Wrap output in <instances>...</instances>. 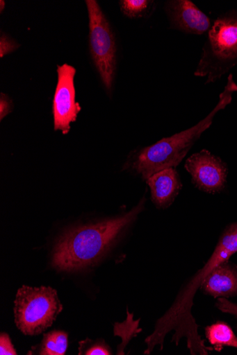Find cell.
Here are the masks:
<instances>
[{
  "mask_svg": "<svg viewBox=\"0 0 237 355\" xmlns=\"http://www.w3.org/2000/svg\"><path fill=\"white\" fill-rule=\"evenodd\" d=\"M144 203L142 200L121 216L66 232L53 250L52 267L58 271L75 272L97 264L137 218Z\"/></svg>",
  "mask_w": 237,
  "mask_h": 355,
  "instance_id": "1",
  "label": "cell"
},
{
  "mask_svg": "<svg viewBox=\"0 0 237 355\" xmlns=\"http://www.w3.org/2000/svg\"><path fill=\"white\" fill-rule=\"evenodd\" d=\"M236 89L232 76H229L224 92L220 95L219 104L205 119L188 130L164 138L142 149L135 157L132 168L147 180L160 171L177 167L202 134L210 127L215 114L231 102V94Z\"/></svg>",
  "mask_w": 237,
  "mask_h": 355,
  "instance_id": "2",
  "label": "cell"
},
{
  "mask_svg": "<svg viewBox=\"0 0 237 355\" xmlns=\"http://www.w3.org/2000/svg\"><path fill=\"white\" fill-rule=\"evenodd\" d=\"M63 311L56 290L50 286L19 288L15 302L17 329L26 336H38L50 328Z\"/></svg>",
  "mask_w": 237,
  "mask_h": 355,
  "instance_id": "3",
  "label": "cell"
},
{
  "mask_svg": "<svg viewBox=\"0 0 237 355\" xmlns=\"http://www.w3.org/2000/svg\"><path fill=\"white\" fill-rule=\"evenodd\" d=\"M237 62V14L218 19L209 31V40L195 76H208L206 83L214 82Z\"/></svg>",
  "mask_w": 237,
  "mask_h": 355,
  "instance_id": "4",
  "label": "cell"
},
{
  "mask_svg": "<svg viewBox=\"0 0 237 355\" xmlns=\"http://www.w3.org/2000/svg\"><path fill=\"white\" fill-rule=\"evenodd\" d=\"M89 17L90 50L95 66L108 91L113 85L117 64V47L113 31L95 0L85 1Z\"/></svg>",
  "mask_w": 237,
  "mask_h": 355,
  "instance_id": "5",
  "label": "cell"
},
{
  "mask_svg": "<svg viewBox=\"0 0 237 355\" xmlns=\"http://www.w3.org/2000/svg\"><path fill=\"white\" fill-rule=\"evenodd\" d=\"M58 83L56 87L53 114L55 131L67 135L71 129V123L76 121L81 107L76 102L74 78L76 70L69 64L58 66Z\"/></svg>",
  "mask_w": 237,
  "mask_h": 355,
  "instance_id": "6",
  "label": "cell"
},
{
  "mask_svg": "<svg viewBox=\"0 0 237 355\" xmlns=\"http://www.w3.org/2000/svg\"><path fill=\"white\" fill-rule=\"evenodd\" d=\"M185 168L192 176L193 184L202 191L215 193L225 185L227 175L225 164L206 150L189 157Z\"/></svg>",
  "mask_w": 237,
  "mask_h": 355,
  "instance_id": "7",
  "label": "cell"
},
{
  "mask_svg": "<svg viewBox=\"0 0 237 355\" xmlns=\"http://www.w3.org/2000/svg\"><path fill=\"white\" fill-rule=\"evenodd\" d=\"M165 11L172 28L185 33L200 35L211 27L210 18L189 0H170L165 5Z\"/></svg>",
  "mask_w": 237,
  "mask_h": 355,
  "instance_id": "8",
  "label": "cell"
},
{
  "mask_svg": "<svg viewBox=\"0 0 237 355\" xmlns=\"http://www.w3.org/2000/svg\"><path fill=\"white\" fill-rule=\"evenodd\" d=\"M147 181L151 189L152 201L158 209L171 206L182 187L179 175L174 168L160 171Z\"/></svg>",
  "mask_w": 237,
  "mask_h": 355,
  "instance_id": "9",
  "label": "cell"
},
{
  "mask_svg": "<svg viewBox=\"0 0 237 355\" xmlns=\"http://www.w3.org/2000/svg\"><path fill=\"white\" fill-rule=\"evenodd\" d=\"M206 294L214 297L237 295V270L224 263L216 268L201 286Z\"/></svg>",
  "mask_w": 237,
  "mask_h": 355,
  "instance_id": "10",
  "label": "cell"
},
{
  "mask_svg": "<svg viewBox=\"0 0 237 355\" xmlns=\"http://www.w3.org/2000/svg\"><path fill=\"white\" fill-rule=\"evenodd\" d=\"M69 345L67 334L62 331H52L44 335L40 345L32 347L28 354L64 355Z\"/></svg>",
  "mask_w": 237,
  "mask_h": 355,
  "instance_id": "11",
  "label": "cell"
},
{
  "mask_svg": "<svg viewBox=\"0 0 237 355\" xmlns=\"http://www.w3.org/2000/svg\"><path fill=\"white\" fill-rule=\"evenodd\" d=\"M206 334L210 343L218 351H221L224 346L237 349V337L230 327L224 322H218L207 327Z\"/></svg>",
  "mask_w": 237,
  "mask_h": 355,
  "instance_id": "12",
  "label": "cell"
},
{
  "mask_svg": "<svg viewBox=\"0 0 237 355\" xmlns=\"http://www.w3.org/2000/svg\"><path fill=\"white\" fill-rule=\"evenodd\" d=\"M140 321V319L137 321L133 320V314L129 313L127 310L126 320L122 324H118V322L115 324V335L120 336L122 339V343L117 347L118 354H124V349L130 340L142 331V329H138Z\"/></svg>",
  "mask_w": 237,
  "mask_h": 355,
  "instance_id": "13",
  "label": "cell"
},
{
  "mask_svg": "<svg viewBox=\"0 0 237 355\" xmlns=\"http://www.w3.org/2000/svg\"><path fill=\"white\" fill-rule=\"evenodd\" d=\"M151 3L148 0H122L120 6L122 12L127 17L133 19L142 17Z\"/></svg>",
  "mask_w": 237,
  "mask_h": 355,
  "instance_id": "14",
  "label": "cell"
},
{
  "mask_svg": "<svg viewBox=\"0 0 237 355\" xmlns=\"http://www.w3.org/2000/svg\"><path fill=\"white\" fill-rule=\"evenodd\" d=\"M79 355H111L113 354L111 347L104 340L96 341L87 338L79 343Z\"/></svg>",
  "mask_w": 237,
  "mask_h": 355,
  "instance_id": "15",
  "label": "cell"
},
{
  "mask_svg": "<svg viewBox=\"0 0 237 355\" xmlns=\"http://www.w3.org/2000/svg\"><path fill=\"white\" fill-rule=\"evenodd\" d=\"M19 45L6 35L0 37V57L3 58L15 51Z\"/></svg>",
  "mask_w": 237,
  "mask_h": 355,
  "instance_id": "16",
  "label": "cell"
},
{
  "mask_svg": "<svg viewBox=\"0 0 237 355\" xmlns=\"http://www.w3.org/2000/svg\"><path fill=\"white\" fill-rule=\"evenodd\" d=\"M0 354L15 355L17 354L11 342L10 336L5 333L0 336Z\"/></svg>",
  "mask_w": 237,
  "mask_h": 355,
  "instance_id": "17",
  "label": "cell"
},
{
  "mask_svg": "<svg viewBox=\"0 0 237 355\" xmlns=\"http://www.w3.org/2000/svg\"><path fill=\"white\" fill-rule=\"evenodd\" d=\"M12 101L8 96L1 93L0 94V120L3 119L12 111Z\"/></svg>",
  "mask_w": 237,
  "mask_h": 355,
  "instance_id": "18",
  "label": "cell"
},
{
  "mask_svg": "<svg viewBox=\"0 0 237 355\" xmlns=\"http://www.w3.org/2000/svg\"><path fill=\"white\" fill-rule=\"evenodd\" d=\"M6 8V2L3 0L0 1V12L3 13L4 9Z\"/></svg>",
  "mask_w": 237,
  "mask_h": 355,
  "instance_id": "19",
  "label": "cell"
}]
</instances>
